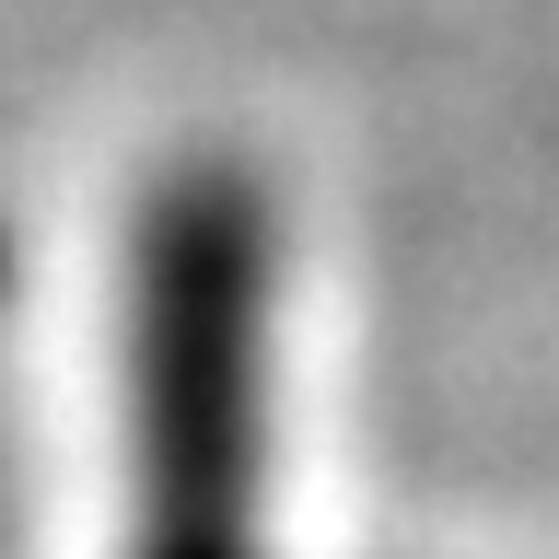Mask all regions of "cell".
<instances>
[{
    "label": "cell",
    "instance_id": "cell-1",
    "mask_svg": "<svg viewBox=\"0 0 559 559\" xmlns=\"http://www.w3.org/2000/svg\"><path fill=\"white\" fill-rule=\"evenodd\" d=\"M269 222L245 175H175L140 245V536L129 559H257Z\"/></svg>",
    "mask_w": 559,
    "mask_h": 559
}]
</instances>
